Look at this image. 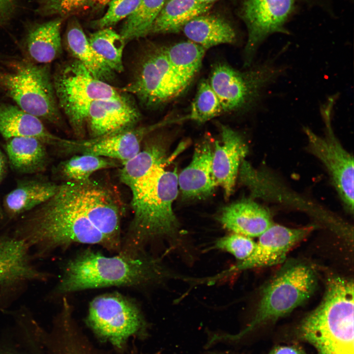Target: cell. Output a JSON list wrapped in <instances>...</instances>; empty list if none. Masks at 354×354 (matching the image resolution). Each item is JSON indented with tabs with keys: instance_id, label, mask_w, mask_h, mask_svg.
Returning <instances> with one entry per match:
<instances>
[{
	"instance_id": "9c48e42d",
	"label": "cell",
	"mask_w": 354,
	"mask_h": 354,
	"mask_svg": "<svg viewBox=\"0 0 354 354\" xmlns=\"http://www.w3.org/2000/svg\"><path fill=\"white\" fill-rule=\"evenodd\" d=\"M187 88L172 68L165 46L152 45L141 55L131 82L123 91L147 108H155L180 95Z\"/></svg>"
},
{
	"instance_id": "ffe728a7",
	"label": "cell",
	"mask_w": 354,
	"mask_h": 354,
	"mask_svg": "<svg viewBox=\"0 0 354 354\" xmlns=\"http://www.w3.org/2000/svg\"><path fill=\"white\" fill-rule=\"evenodd\" d=\"M0 134L6 140L15 137L37 139L47 147L61 151L66 142L50 132L39 118L17 105L0 101Z\"/></svg>"
},
{
	"instance_id": "3957f363",
	"label": "cell",
	"mask_w": 354,
	"mask_h": 354,
	"mask_svg": "<svg viewBox=\"0 0 354 354\" xmlns=\"http://www.w3.org/2000/svg\"><path fill=\"white\" fill-rule=\"evenodd\" d=\"M168 161L158 166L132 194L134 213L119 252L137 255L143 252L147 241L161 237H174L179 223L172 205L178 194L177 169L165 170Z\"/></svg>"
},
{
	"instance_id": "8992f818",
	"label": "cell",
	"mask_w": 354,
	"mask_h": 354,
	"mask_svg": "<svg viewBox=\"0 0 354 354\" xmlns=\"http://www.w3.org/2000/svg\"><path fill=\"white\" fill-rule=\"evenodd\" d=\"M317 284V276L309 265H286L263 290L255 315L248 326L236 334L219 335V339L236 340L259 325L288 314L311 297Z\"/></svg>"
},
{
	"instance_id": "603a6c76",
	"label": "cell",
	"mask_w": 354,
	"mask_h": 354,
	"mask_svg": "<svg viewBox=\"0 0 354 354\" xmlns=\"http://www.w3.org/2000/svg\"><path fill=\"white\" fill-rule=\"evenodd\" d=\"M59 18L38 24L27 34L24 43L25 57L38 64H50L60 57L62 51Z\"/></svg>"
},
{
	"instance_id": "ab89813d",
	"label": "cell",
	"mask_w": 354,
	"mask_h": 354,
	"mask_svg": "<svg viewBox=\"0 0 354 354\" xmlns=\"http://www.w3.org/2000/svg\"><path fill=\"white\" fill-rule=\"evenodd\" d=\"M112 0H88V4L94 7H102L108 4Z\"/></svg>"
},
{
	"instance_id": "f546056e",
	"label": "cell",
	"mask_w": 354,
	"mask_h": 354,
	"mask_svg": "<svg viewBox=\"0 0 354 354\" xmlns=\"http://www.w3.org/2000/svg\"><path fill=\"white\" fill-rule=\"evenodd\" d=\"M116 160L90 154L74 155L60 162L54 174L66 182L88 180L95 172L118 166Z\"/></svg>"
},
{
	"instance_id": "44dd1931",
	"label": "cell",
	"mask_w": 354,
	"mask_h": 354,
	"mask_svg": "<svg viewBox=\"0 0 354 354\" xmlns=\"http://www.w3.org/2000/svg\"><path fill=\"white\" fill-rule=\"evenodd\" d=\"M218 220L225 229L251 238L259 237L273 223L267 208L248 199L224 207Z\"/></svg>"
},
{
	"instance_id": "8fae6325",
	"label": "cell",
	"mask_w": 354,
	"mask_h": 354,
	"mask_svg": "<svg viewBox=\"0 0 354 354\" xmlns=\"http://www.w3.org/2000/svg\"><path fill=\"white\" fill-rule=\"evenodd\" d=\"M87 322L97 334L119 348L145 324L137 305L115 293L99 295L91 300Z\"/></svg>"
},
{
	"instance_id": "52a82bcc",
	"label": "cell",
	"mask_w": 354,
	"mask_h": 354,
	"mask_svg": "<svg viewBox=\"0 0 354 354\" xmlns=\"http://www.w3.org/2000/svg\"><path fill=\"white\" fill-rule=\"evenodd\" d=\"M53 80L60 111L66 116L74 134L79 138L84 136L87 114L93 102L123 94L108 83L94 77L75 59L58 67Z\"/></svg>"
},
{
	"instance_id": "4fadbf2b",
	"label": "cell",
	"mask_w": 354,
	"mask_h": 354,
	"mask_svg": "<svg viewBox=\"0 0 354 354\" xmlns=\"http://www.w3.org/2000/svg\"><path fill=\"white\" fill-rule=\"evenodd\" d=\"M77 199L85 212L96 228L120 250V220L122 207L108 188L90 179L74 182Z\"/></svg>"
},
{
	"instance_id": "7bdbcfd3",
	"label": "cell",
	"mask_w": 354,
	"mask_h": 354,
	"mask_svg": "<svg viewBox=\"0 0 354 354\" xmlns=\"http://www.w3.org/2000/svg\"><path fill=\"white\" fill-rule=\"evenodd\" d=\"M4 216V214L2 208V206H1L0 204V219H2Z\"/></svg>"
},
{
	"instance_id": "6da1fadb",
	"label": "cell",
	"mask_w": 354,
	"mask_h": 354,
	"mask_svg": "<svg viewBox=\"0 0 354 354\" xmlns=\"http://www.w3.org/2000/svg\"><path fill=\"white\" fill-rule=\"evenodd\" d=\"M14 236L40 255L74 243L98 244L117 252L83 210L72 182L59 185L49 200L25 214Z\"/></svg>"
},
{
	"instance_id": "7402d4cb",
	"label": "cell",
	"mask_w": 354,
	"mask_h": 354,
	"mask_svg": "<svg viewBox=\"0 0 354 354\" xmlns=\"http://www.w3.org/2000/svg\"><path fill=\"white\" fill-rule=\"evenodd\" d=\"M59 186L43 178L20 180L3 199L4 214L14 218L32 210L53 197Z\"/></svg>"
},
{
	"instance_id": "ac0fdd59",
	"label": "cell",
	"mask_w": 354,
	"mask_h": 354,
	"mask_svg": "<svg viewBox=\"0 0 354 354\" xmlns=\"http://www.w3.org/2000/svg\"><path fill=\"white\" fill-rule=\"evenodd\" d=\"M30 248L15 236H0V287L30 281H45L49 275L31 264Z\"/></svg>"
},
{
	"instance_id": "5bb4252c",
	"label": "cell",
	"mask_w": 354,
	"mask_h": 354,
	"mask_svg": "<svg viewBox=\"0 0 354 354\" xmlns=\"http://www.w3.org/2000/svg\"><path fill=\"white\" fill-rule=\"evenodd\" d=\"M312 229L311 227L290 228L273 223L259 236L254 251L247 258L213 277V279L239 271L282 263L291 249Z\"/></svg>"
},
{
	"instance_id": "9a60e30c",
	"label": "cell",
	"mask_w": 354,
	"mask_h": 354,
	"mask_svg": "<svg viewBox=\"0 0 354 354\" xmlns=\"http://www.w3.org/2000/svg\"><path fill=\"white\" fill-rule=\"evenodd\" d=\"M171 123V120L168 118L151 125L133 127L102 137L70 140L66 153L95 155L116 160L122 164L139 152L142 142L149 134Z\"/></svg>"
},
{
	"instance_id": "8d00e7d4",
	"label": "cell",
	"mask_w": 354,
	"mask_h": 354,
	"mask_svg": "<svg viewBox=\"0 0 354 354\" xmlns=\"http://www.w3.org/2000/svg\"><path fill=\"white\" fill-rule=\"evenodd\" d=\"M268 354H306L299 347L295 345L279 346L273 349Z\"/></svg>"
},
{
	"instance_id": "74e56055",
	"label": "cell",
	"mask_w": 354,
	"mask_h": 354,
	"mask_svg": "<svg viewBox=\"0 0 354 354\" xmlns=\"http://www.w3.org/2000/svg\"><path fill=\"white\" fill-rule=\"evenodd\" d=\"M15 0H0V20L12 8Z\"/></svg>"
},
{
	"instance_id": "7c38bea8",
	"label": "cell",
	"mask_w": 354,
	"mask_h": 354,
	"mask_svg": "<svg viewBox=\"0 0 354 354\" xmlns=\"http://www.w3.org/2000/svg\"><path fill=\"white\" fill-rule=\"evenodd\" d=\"M294 7V0H244L241 16L248 31L244 50V65L251 64L263 42L275 33H288L285 24Z\"/></svg>"
},
{
	"instance_id": "30bf717a",
	"label": "cell",
	"mask_w": 354,
	"mask_h": 354,
	"mask_svg": "<svg viewBox=\"0 0 354 354\" xmlns=\"http://www.w3.org/2000/svg\"><path fill=\"white\" fill-rule=\"evenodd\" d=\"M336 99L329 97L321 106L325 125L322 137L309 128L303 131L308 141V149L325 167L330 180L347 211L354 212V158L342 146L334 134L332 117Z\"/></svg>"
},
{
	"instance_id": "4dcf8cb0",
	"label": "cell",
	"mask_w": 354,
	"mask_h": 354,
	"mask_svg": "<svg viewBox=\"0 0 354 354\" xmlns=\"http://www.w3.org/2000/svg\"><path fill=\"white\" fill-rule=\"evenodd\" d=\"M167 0H141L121 27L119 34L125 41L148 35L153 22Z\"/></svg>"
},
{
	"instance_id": "4316f807",
	"label": "cell",
	"mask_w": 354,
	"mask_h": 354,
	"mask_svg": "<svg viewBox=\"0 0 354 354\" xmlns=\"http://www.w3.org/2000/svg\"><path fill=\"white\" fill-rule=\"evenodd\" d=\"M65 44L68 52L94 77L105 82L114 79L115 72L94 51L81 26L76 20L69 24Z\"/></svg>"
},
{
	"instance_id": "836d02e7",
	"label": "cell",
	"mask_w": 354,
	"mask_h": 354,
	"mask_svg": "<svg viewBox=\"0 0 354 354\" xmlns=\"http://www.w3.org/2000/svg\"><path fill=\"white\" fill-rule=\"evenodd\" d=\"M256 242L252 238L233 233L217 239L214 247L227 252L242 261L247 258L254 251Z\"/></svg>"
},
{
	"instance_id": "484cf974",
	"label": "cell",
	"mask_w": 354,
	"mask_h": 354,
	"mask_svg": "<svg viewBox=\"0 0 354 354\" xmlns=\"http://www.w3.org/2000/svg\"><path fill=\"white\" fill-rule=\"evenodd\" d=\"M182 31L190 40L207 50L222 44H231L236 40L232 25L224 18L204 13L189 21Z\"/></svg>"
},
{
	"instance_id": "5b68a950",
	"label": "cell",
	"mask_w": 354,
	"mask_h": 354,
	"mask_svg": "<svg viewBox=\"0 0 354 354\" xmlns=\"http://www.w3.org/2000/svg\"><path fill=\"white\" fill-rule=\"evenodd\" d=\"M2 92L26 112L60 127L58 105L49 64H38L25 58L10 57L1 80Z\"/></svg>"
},
{
	"instance_id": "b9f144b4",
	"label": "cell",
	"mask_w": 354,
	"mask_h": 354,
	"mask_svg": "<svg viewBox=\"0 0 354 354\" xmlns=\"http://www.w3.org/2000/svg\"><path fill=\"white\" fill-rule=\"evenodd\" d=\"M201 2L206 4H213V3L218 0H198Z\"/></svg>"
},
{
	"instance_id": "d6a6232c",
	"label": "cell",
	"mask_w": 354,
	"mask_h": 354,
	"mask_svg": "<svg viewBox=\"0 0 354 354\" xmlns=\"http://www.w3.org/2000/svg\"><path fill=\"white\" fill-rule=\"evenodd\" d=\"M223 112L219 100L206 80L199 84L192 101L188 119L206 122Z\"/></svg>"
},
{
	"instance_id": "7a4b0ae2",
	"label": "cell",
	"mask_w": 354,
	"mask_h": 354,
	"mask_svg": "<svg viewBox=\"0 0 354 354\" xmlns=\"http://www.w3.org/2000/svg\"><path fill=\"white\" fill-rule=\"evenodd\" d=\"M176 275L158 258L144 252L108 257L86 250L65 264L55 291L64 295L110 286H141Z\"/></svg>"
},
{
	"instance_id": "cb8c5ba5",
	"label": "cell",
	"mask_w": 354,
	"mask_h": 354,
	"mask_svg": "<svg viewBox=\"0 0 354 354\" xmlns=\"http://www.w3.org/2000/svg\"><path fill=\"white\" fill-rule=\"evenodd\" d=\"M4 149L10 168L20 174L43 172L49 163L47 147L31 137H15L5 140Z\"/></svg>"
},
{
	"instance_id": "d4e9b609",
	"label": "cell",
	"mask_w": 354,
	"mask_h": 354,
	"mask_svg": "<svg viewBox=\"0 0 354 354\" xmlns=\"http://www.w3.org/2000/svg\"><path fill=\"white\" fill-rule=\"evenodd\" d=\"M164 140L162 136L149 140L142 150L121 164L120 179L131 192L158 166L169 161L167 158V147Z\"/></svg>"
},
{
	"instance_id": "e575fe53",
	"label": "cell",
	"mask_w": 354,
	"mask_h": 354,
	"mask_svg": "<svg viewBox=\"0 0 354 354\" xmlns=\"http://www.w3.org/2000/svg\"><path fill=\"white\" fill-rule=\"evenodd\" d=\"M141 0H112L108 9L100 19L92 23L98 29L110 28L121 20L127 18L136 9Z\"/></svg>"
},
{
	"instance_id": "ba28073f",
	"label": "cell",
	"mask_w": 354,
	"mask_h": 354,
	"mask_svg": "<svg viewBox=\"0 0 354 354\" xmlns=\"http://www.w3.org/2000/svg\"><path fill=\"white\" fill-rule=\"evenodd\" d=\"M275 59H268L244 71L224 62L213 66L208 81L223 112L245 111L257 105L284 71L283 67L275 63Z\"/></svg>"
},
{
	"instance_id": "277c9868",
	"label": "cell",
	"mask_w": 354,
	"mask_h": 354,
	"mask_svg": "<svg viewBox=\"0 0 354 354\" xmlns=\"http://www.w3.org/2000/svg\"><path fill=\"white\" fill-rule=\"evenodd\" d=\"M323 298L299 326V334L318 354H354V286L352 279H328Z\"/></svg>"
},
{
	"instance_id": "2e32d148",
	"label": "cell",
	"mask_w": 354,
	"mask_h": 354,
	"mask_svg": "<svg viewBox=\"0 0 354 354\" xmlns=\"http://www.w3.org/2000/svg\"><path fill=\"white\" fill-rule=\"evenodd\" d=\"M140 114L125 95L93 102L86 122L91 138L102 137L134 127Z\"/></svg>"
},
{
	"instance_id": "1f68e13d",
	"label": "cell",
	"mask_w": 354,
	"mask_h": 354,
	"mask_svg": "<svg viewBox=\"0 0 354 354\" xmlns=\"http://www.w3.org/2000/svg\"><path fill=\"white\" fill-rule=\"evenodd\" d=\"M88 38L94 51L115 72L123 70L122 55L126 42L120 34L106 28L90 34Z\"/></svg>"
},
{
	"instance_id": "ee69618b",
	"label": "cell",
	"mask_w": 354,
	"mask_h": 354,
	"mask_svg": "<svg viewBox=\"0 0 354 354\" xmlns=\"http://www.w3.org/2000/svg\"><path fill=\"white\" fill-rule=\"evenodd\" d=\"M0 354H12L7 353H0Z\"/></svg>"
},
{
	"instance_id": "f35d334b",
	"label": "cell",
	"mask_w": 354,
	"mask_h": 354,
	"mask_svg": "<svg viewBox=\"0 0 354 354\" xmlns=\"http://www.w3.org/2000/svg\"><path fill=\"white\" fill-rule=\"evenodd\" d=\"M7 162L6 156L0 150V184L6 174Z\"/></svg>"
},
{
	"instance_id": "e0dca14e",
	"label": "cell",
	"mask_w": 354,
	"mask_h": 354,
	"mask_svg": "<svg viewBox=\"0 0 354 354\" xmlns=\"http://www.w3.org/2000/svg\"><path fill=\"white\" fill-rule=\"evenodd\" d=\"M222 142H214L212 160L213 173L217 185L224 189L225 197L233 192L241 161L248 153L244 138L228 126L220 125Z\"/></svg>"
},
{
	"instance_id": "d590c367",
	"label": "cell",
	"mask_w": 354,
	"mask_h": 354,
	"mask_svg": "<svg viewBox=\"0 0 354 354\" xmlns=\"http://www.w3.org/2000/svg\"><path fill=\"white\" fill-rule=\"evenodd\" d=\"M88 0H45L43 12L47 15L66 16L80 10Z\"/></svg>"
},
{
	"instance_id": "f1b7e54d",
	"label": "cell",
	"mask_w": 354,
	"mask_h": 354,
	"mask_svg": "<svg viewBox=\"0 0 354 354\" xmlns=\"http://www.w3.org/2000/svg\"><path fill=\"white\" fill-rule=\"evenodd\" d=\"M165 50L172 68L187 88L199 71L206 50L188 40L165 46Z\"/></svg>"
},
{
	"instance_id": "d6986e66",
	"label": "cell",
	"mask_w": 354,
	"mask_h": 354,
	"mask_svg": "<svg viewBox=\"0 0 354 354\" xmlns=\"http://www.w3.org/2000/svg\"><path fill=\"white\" fill-rule=\"evenodd\" d=\"M212 146L209 137L196 147L189 165L178 175V186L183 197L201 199L210 195L217 182L212 168Z\"/></svg>"
},
{
	"instance_id": "60d3db41",
	"label": "cell",
	"mask_w": 354,
	"mask_h": 354,
	"mask_svg": "<svg viewBox=\"0 0 354 354\" xmlns=\"http://www.w3.org/2000/svg\"><path fill=\"white\" fill-rule=\"evenodd\" d=\"M7 57L0 55V92H1V78L5 68Z\"/></svg>"
},
{
	"instance_id": "83f0119b",
	"label": "cell",
	"mask_w": 354,
	"mask_h": 354,
	"mask_svg": "<svg viewBox=\"0 0 354 354\" xmlns=\"http://www.w3.org/2000/svg\"><path fill=\"white\" fill-rule=\"evenodd\" d=\"M212 6L198 0H167L153 22L149 34L178 33L189 21L206 13Z\"/></svg>"
}]
</instances>
